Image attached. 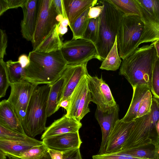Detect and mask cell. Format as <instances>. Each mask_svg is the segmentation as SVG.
<instances>
[{
    "mask_svg": "<svg viewBox=\"0 0 159 159\" xmlns=\"http://www.w3.org/2000/svg\"><path fill=\"white\" fill-rule=\"evenodd\" d=\"M28 56L30 63L25 68V80L38 85L52 84L67 65L61 50L49 53L32 51Z\"/></svg>",
    "mask_w": 159,
    "mask_h": 159,
    "instance_id": "obj_1",
    "label": "cell"
},
{
    "mask_svg": "<svg viewBox=\"0 0 159 159\" xmlns=\"http://www.w3.org/2000/svg\"><path fill=\"white\" fill-rule=\"evenodd\" d=\"M157 58L153 44L143 45L123 60L119 74L124 76L133 88L147 85L151 90L153 70Z\"/></svg>",
    "mask_w": 159,
    "mask_h": 159,
    "instance_id": "obj_2",
    "label": "cell"
},
{
    "mask_svg": "<svg viewBox=\"0 0 159 159\" xmlns=\"http://www.w3.org/2000/svg\"><path fill=\"white\" fill-rule=\"evenodd\" d=\"M50 86L37 85L29 102L24 119L22 123L27 135L34 138L46 130L47 106Z\"/></svg>",
    "mask_w": 159,
    "mask_h": 159,
    "instance_id": "obj_3",
    "label": "cell"
},
{
    "mask_svg": "<svg viewBox=\"0 0 159 159\" xmlns=\"http://www.w3.org/2000/svg\"><path fill=\"white\" fill-rule=\"evenodd\" d=\"M159 118V105L153 97L150 112L134 120V124L121 151L152 144L159 151L157 130Z\"/></svg>",
    "mask_w": 159,
    "mask_h": 159,
    "instance_id": "obj_4",
    "label": "cell"
},
{
    "mask_svg": "<svg viewBox=\"0 0 159 159\" xmlns=\"http://www.w3.org/2000/svg\"><path fill=\"white\" fill-rule=\"evenodd\" d=\"M102 1L104 8L100 16L98 36L95 44L99 60L102 61L106 58L115 43L120 21L124 15L106 0Z\"/></svg>",
    "mask_w": 159,
    "mask_h": 159,
    "instance_id": "obj_5",
    "label": "cell"
},
{
    "mask_svg": "<svg viewBox=\"0 0 159 159\" xmlns=\"http://www.w3.org/2000/svg\"><path fill=\"white\" fill-rule=\"evenodd\" d=\"M144 26L140 16L123 15L117 35L119 54L122 60L139 48Z\"/></svg>",
    "mask_w": 159,
    "mask_h": 159,
    "instance_id": "obj_6",
    "label": "cell"
},
{
    "mask_svg": "<svg viewBox=\"0 0 159 159\" xmlns=\"http://www.w3.org/2000/svg\"><path fill=\"white\" fill-rule=\"evenodd\" d=\"M59 15L53 0H39L36 26L32 42V51L38 48L55 26L60 23Z\"/></svg>",
    "mask_w": 159,
    "mask_h": 159,
    "instance_id": "obj_7",
    "label": "cell"
},
{
    "mask_svg": "<svg viewBox=\"0 0 159 159\" xmlns=\"http://www.w3.org/2000/svg\"><path fill=\"white\" fill-rule=\"evenodd\" d=\"M61 51L67 65L87 64L91 60H99L95 44L84 39L66 40L63 42Z\"/></svg>",
    "mask_w": 159,
    "mask_h": 159,
    "instance_id": "obj_8",
    "label": "cell"
},
{
    "mask_svg": "<svg viewBox=\"0 0 159 159\" xmlns=\"http://www.w3.org/2000/svg\"><path fill=\"white\" fill-rule=\"evenodd\" d=\"M88 74L82 78L72 93L66 114L80 122L90 111L89 105L91 101V97L88 86Z\"/></svg>",
    "mask_w": 159,
    "mask_h": 159,
    "instance_id": "obj_9",
    "label": "cell"
},
{
    "mask_svg": "<svg viewBox=\"0 0 159 159\" xmlns=\"http://www.w3.org/2000/svg\"><path fill=\"white\" fill-rule=\"evenodd\" d=\"M37 85L26 80L11 83V93L7 100L13 107L21 124L24 119L30 98Z\"/></svg>",
    "mask_w": 159,
    "mask_h": 159,
    "instance_id": "obj_10",
    "label": "cell"
},
{
    "mask_svg": "<svg viewBox=\"0 0 159 159\" xmlns=\"http://www.w3.org/2000/svg\"><path fill=\"white\" fill-rule=\"evenodd\" d=\"M117 104L112 106H97L95 117L102 132V140L98 154L106 153L108 138L117 121L119 120Z\"/></svg>",
    "mask_w": 159,
    "mask_h": 159,
    "instance_id": "obj_11",
    "label": "cell"
},
{
    "mask_svg": "<svg viewBox=\"0 0 159 159\" xmlns=\"http://www.w3.org/2000/svg\"><path fill=\"white\" fill-rule=\"evenodd\" d=\"M87 65H67L62 73L64 81L58 96V104L63 100L70 99L80 80L84 75L88 74Z\"/></svg>",
    "mask_w": 159,
    "mask_h": 159,
    "instance_id": "obj_12",
    "label": "cell"
},
{
    "mask_svg": "<svg viewBox=\"0 0 159 159\" xmlns=\"http://www.w3.org/2000/svg\"><path fill=\"white\" fill-rule=\"evenodd\" d=\"M88 86L91 102L100 107L112 106L116 104L109 86L102 77L87 75Z\"/></svg>",
    "mask_w": 159,
    "mask_h": 159,
    "instance_id": "obj_13",
    "label": "cell"
},
{
    "mask_svg": "<svg viewBox=\"0 0 159 159\" xmlns=\"http://www.w3.org/2000/svg\"><path fill=\"white\" fill-rule=\"evenodd\" d=\"M134 124V120L125 122L121 119L116 122L108 138L106 153L119 152L128 138Z\"/></svg>",
    "mask_w": 159,
    "mask_h": 159,
    "instance_id": "obj_14",
    "label": "cell"
},
{
    "mask_svg": "<svg viewBox=\"0 0 159 159\" xmlns=\"http://www.w3.org/2000/svg\"><path fill=\"white\" fill-rule=\"evenodd\" d=\"M39 0H27L21 7L23 17L20 23L23 37L28 41H33L38 13Z\"/></svg>",
    "mask_w": 159,
    "mask_h": 159,
    "instance_id": "obj_15",
    "label": "cell"
},
{
    "mask_svg": "<svg viewBox=\"0 0 159 159\" xmlns=\"http://www.w3.org/2000/svg\"><path fill=\"white\" fill-rule=\"evenodd\" d=\"M43 142L48 148L62 152L80 148L82 143L79 131L47 137L43 140Z\"/></svg>",
    "mask_w": 159,
    "mask_h": 159,
    "instance_id": "obj_16",
    "label": "cell"
},
{
    "mask_svg": "<svg viewBox=\"0 0 159 159\" xmlns=\"http://www.w3.org/2000/svg\"><path fill=\"white\" fill-rule=\"evenodd\" d=\"M43 143L30 137L19 139H0V150L10 159H20L21 153L32 147Z\"/></svg>",
    "mask_w": 159,
    "mask_h": 159,
    "instance_id": "obj_17",
    "label": "cell"
},
{
    "mask_svg": "<svg viewBox=\"0 0 159 159\" xmlns=\"http://www.w3.org/2000/svg\"><path fill=\"white\" fill-rule=\"evenodd\" d=\"M82 124L80 122L69 117L66 114L60 118L55 120L46 128L42 135L41 139L68 133L79 131Z\"/></svg>",
    "mask_w": 159,
    "mask_h": 159,
    "instance_id": "obj_18",
    "label": "cell"
},
{
    "mask_svg": "<svg viewBox=\"0 0 159 159\" xmlns=\"http://www.w3.org/2000/svg\"><path fill=\"white\" fill-rule=\"evenodd\" d=\"M0 125L11 130L26 135L13 107L7 100H2L0 102Z\"/></svg>",
    "mask_w": 159,
    "mask_h": 159,
    "instance_id": "obj_19",
    "label": "cell"
},
{
    "mask_svg": "<svg viewBox=\"0 0 159 159\" xmlns=\"http://www.w3.org/2000/svg\"><path fill=\"white\" fill-rule=\"evenodd\" d=\"M145 25L159 26V0H135Z\"/></svg>",
    "mask_w": 159,
    "mask_h": 159,
    "instance_id": "obj_20",
    "label": "cell"
},
{
    "mask_svg": "<svg viewBox=\"0 0 159 159\" xmlns=\"http://www.w3.org/2000/svg\"><path fill=\"white\" fill-rule=\"evenodd\" d=\"M67 18L70 27L74 22L88 8L98 3L97 0H63Z\"/></svg>",
    "mask_w": 159,
    "mask_h": 159,
    "instance_id": "obj_21",
    "label": "cell"
},
{
    "mask_svg": "<svg viewBox=\"0 0 159 159\" xmlns=\"http://www.w3.org/2000/svg\"><path fill=\"white\" fill-rule=\"evenodd\" d=\"M133 89V95L130 105L126 114L121 119L125 122L134 121L137 118V112L140 103L146 93L150 90L147 85H137Z\"/></svg>",
    "mask_w": 159,
    "mask_h": 159,
    "instance_id": "obj_22",
    "label": "cell"
},
{
    "mask_svg": "<svg viewBox=\"0 0 159 159\" xmlns=\"http://www.w3.org/2000/svg\"><path fill=\"white\" fill-rule=\"evenodd\" d=\"M59 25L55 26L34 51L49 53L61 50L63 42L58 33Z\"/></svg>",
    "mask_w": 159,
    "mask_h": 159,
    "instance_id": "obj_23",
    "label": "cell"
},
{
    "mask_svg": "<svg viewBox=\"0 0 159 159\" xmlns=\"http://www.w3.org/2000/svg\"><path fill=\"white\" fill-rule=\"evenodd\" d=\"M137 157L145 159H159V151L152 144L120 151Z\"/></svg>",
    "mask_w": 159,
    "mask_h": 159,
    "instance_id": "obj_24",
    "label": "cell"
},
{
    "mask_svg": "<svg viewBox=\"0 0 159 159\" xmlns=\"http://www.w3.org/2000/svg\"><path fill=\"white\" fill-rule=\"evenodd\" d=\"M63 81L64 76L62 74L61 77L57 80L50 86V89L47 110L48 117L50 116L58 111V99Z\"/></svg>",
    "mask_w": 159,
    "mask_h": 159,
    "instance_id": "obj_25",
    "label": "cell"
},
{
    "mask_svg": "<svg viewBox=\"0 0 159 159\" xmlns=\"http://www.w3.org/2000/svg\"><path fill=\"white\" fill-rule=\"evenodd\" d=\"M121 58L117 45L116 36L113 46L102 61L100 68L107 70H116L121 66L122 61Z\"/></svg>",
    "mask_w": 159,
    "mask_h": 159,
    "instance_id": "obj_26",
    "label": "cell"
},
{
    "mask_svg": "<svg viewBox=\"0 0 159 159\" xmlns=\"http://www.w3.org/2000/svg\"><path fill=\"white\" fill-rule=\"evenodd\" d=\"M90 7L87 9L70 27L72 32V39H83L90 20L88 13Z\"/></svg>",
    "mask_w": 159,
    "mask_h": 159,
    "instance_id": "obj_27",
    "label": "cell"
},
{
    "mask_svg": "<svg viewBox=\"0 0 159 159\" xmlns=\"http://www.w3.org/2000/svg\"><path fill=\"white\" fill-rule=\"evenodd\" d=\"M106 1L113 5L124 15L140 16V12L135 0H106Z\"/></svg>",
    "mask_w": 159,
    "mask_h": 159,
    "instance_id": "obj_28",
    "label": "cell"
},
{
    "mask_svg": "<svg viewBox=\"0 0 159 159\" xmlns=\"http://www.w3.org/2000/svg\"><path fill=\"white\" fill-rule=\"evenodd\" d=\"M10 81L11 83L25 80V71L17 61L9 60L6 62Z\"/></svg>",
    "mask_w": 159,
    "mask_h": 159,
    "instance_id": "obj_29",
    "label": "cell"
},
{
    "mask_svg": "<svg viewBox=\"0 0 159 159\" xmlns=\"http://www.w3.org/2000/svg\"><path fill=\"white\" fill-rule=\"evenodd\" d=\"M100 21V16L90 19L83 39L91 41L94 44L98 36Z\"/></svg>",
    "mask_w": 159,
    "mask_h": 159,
    "instance_id": "obj_30",
    "label": "cell"
},
{
    "mask_svg": "<svg viewBox=\"0 0 159 159\" xmlns=\"http://www.w3.org/2000/svg\"><path fill=\"white\" fill-rule=\"evenodd\" d=\"M48 152V148L44 144L34 146L21 153L20 159H39Z\"/></svg>",
    "mask_w": 159,
    "mask_h": 159,
    "instance_id": "obj_31",
    "label": "cell"
},
{
    "mask_svg": "<svg viewBox=\"0 0 159 159\" xmlns=\"http://www.w3.org/2000/svg\"><path fill=\"white\" fill-rule=\"evenodd\" d=\"M7 68L3 60H0V98L4 97L10 85Z\"/></svg>",
    "mask_w": 159,
    "mask_h": 159,
    "instance_id": "obj_32",
    "label": "cell"
},
{
    "mask_svg": "<svg viewBox=\"0 0 159 159\" xmlns=\"http://www.w3.org/2000/svg\"><path fill=\"white\" fill-rule=\"evenodd\" d=\"M159 39V26L154 27L145 25L143 31L139 45L141 44L152 42Z\"/></svg>",
    "mask_w": 159,
    "mask_h": 159,
    "instance_id": "obj_33",
    "label": "cell"
},
{
    "mask_svg": "<svg viewBox=\"0 0 159 159\" xmlns=\"http://www.w3.org/2000/svg\"><path fill=\"white\" fill-rule=\"evenodd\" d=\"M152 98L151 91L149 90L145 94L140 103L137 112V118L147 115L150 112Z\"/></svg>",
    "mask_w": 159,
    "mask_h": 159,
    "instance_id": "obj_34",
    "label": "cell"
},
{
    "mask_svg": "<svg viewBox=\"0 0 159 159\" xmlns=\"http://www.w3.org/2000/svg\"><path fill=\"white\" fill-rule=\"evenodd\" d=\"M151 91L154 97L159 99V59L158 57L153 70Z\"/></svg>",
    "mask_w": 159,
    "mask_h": 159,
    "instance_id": "obj_35",
    "label": "cell"
},
{
    "mask_svg": "<svg viewBox=\"0 0 159 159\" xmlns=\"http://www.w3.org/2000/svg\"><path fill=\"white\" fill-rule=\"evenodd\" d=\"M93 159H145L136 157L130 154L123 153L121 151L105 153L98 154L92 156Z\"/></svg>",
    "mask_w": 159,
    "mask_h": 159,
    "instance_id": "obj_36",
    "label": "cell"
},
{
    "mask_svg": "<svg viewBox=\"0 0 159 159\" xmlns=\"http://www.w3.org/2000/svg\"><path fill=\"white\" fill-rule=\"evenodd\" d=\"M27 135L7 129L0 125V139H19L29 138Z\"/></svg>",
    "mask_w": 159,
    "mask_h": 159,
    "instance_id": "obj_37",
    "label": "cell"
},
{
    "mask_svg": "<svg viewBox=\"0 0 159 159\" xmlns=\"http://www.w3.org/2000/svg\"><path fill=\"white\" fill-rule=\"evenodd\" d=\"M0 60H3L6 54V50L7 46V37L4 30H0Z\"/></svg>",
    "mask_w": 159,
    "mask_h": 159,
    "instance_id": "obj_38",
    "label": "cell"
},
{
    "mask_svg": "<svg viewBox=\"0 0 159 159\" xmlns=\"http://www.w3.org/2000/svg\"><path fill=\"white\" fill-rule=\"evenodd\" d=\"M100 5L91 7L88 13L89 19L97 18L100 16L104 8V5L102 0L99 1Z\"/></svg>",
    "mask_w": 159,
    "mask_h": 159,
    "instance_id": "obj_39",
    "label": "cell"
},
{
    "mask_svg": "<svg viewBox=\"0 0 159 159\" xmlns=\"http://www.w3.org/2000/svg\"><path fill=\"white\" fill-rule=\"evenodd\" d=\"M62 159H82L80 148L74 149L63 152Z\"/></svg>",
    "mask_w": 159,
    "mask_h": 159,
    "instance_id": "obj_40",
    "label": "cell"
},
{
    "mask_svg": "<svg viewBox=\"0 0 159 159\" xmlns=\"http://www.w3.org/2000/svg\"><path fill=\"white\" fill-rule=\"evenodd\" d=\"M54 6L58 14L64 18H67L66 15L63 0H53Z\"/></svg>",
    "mask_w": 159,
    "mask_h": 159,
    "instance_id": "obj_41",
    "label": "cell"
},
{
    "mask_svg": "<svg viewBox=\"0 0 159 159\" xmlns=\"http://www.w3.org/2000/svg\"><path fill=\"white\" fill-rule=\"evenodd\" d=\"M27 0H7L9 9L22 7Z\"/></svg>",
    "mask_w": 159,
    "mask_h": 159,
    "instance_id": "obj_42",
    "label": "cell"
},
{
    "mask_svg": "<svg viewBox=\"0 0 159 159\" xmlns=\"http://www.w3.org/2000/svg\"><path fill=\"white\" fill-rule=\"evenodd\" d=\"M18 61L22 67L25 69L29 66L30 63L28 56L25 54H22L19 56Z\"/></svg>",
    "mask_w": 159,
    "mask_h": 159,
    "instance_id": "obj_43",
    "label": "cell"
},
{
    "mask_svg": "<svg viewBox=\"0 0 159 159\" xmlns=\"http://www.w3.org/2000/svg\"><path fill=\"white\" fill-rule=\"evenodd\" d=\"M48 152L52 159H62L63 152L48 148Z\"/></svg>",
    "mask_w": 159,
    "mask_h": 159,
    "instance_id": "obj_44",
    "label": "cell"
},
{
    "mask_svg": "<svg viewBox=\"0 0 159 159\" xmlns=\"http://www.w3.org/2000/svg\"><path fill=\"white\" fill-rule=\"evenodd\" d=\"M9 9L7 0H0V16L2 15L6 11Z\"/></svg>",
    "mask_w": 159,
    "mask_h": 159,
    "instance_id": "obj_45",
    "label": "cell"
},
{
    "mask_svg": "<svg viewBox=\"0 0 159 159\" xmlns=\"http://www.w3.org/2000/svg\"><path fill=\"white\" fill-rule=\"evenodd\" d=\"M70 99H66L61 102L58 105V110L60 107H62L64 108L67 111L70 105Z\"/></svg>",
    "mask_w": 159,
    "mask_h": 159,
    "instance_id": "obj_46",
    "label": "cell"
},
{
    "mask_svg": "<svg viewBox=\"0 0 159 159\" xmlns=\"http://www.w3.org/2000/svg\"><path fill=\"white\" fill-rule=\"evenodd\" d=\"M58 33L59 35L61 36L63 35L68 31V28L67 27L63 26L60 24L58 28Z\"/></svg>",
    "mask_w": 159,
    "mask_h": 159,
    "instance_id": "obj_47",
    "label": "cell"
},
{
    "mask_svg": "<svg viewBox=\"0 0 159 159\" xmlns=\"http://www.w3.org/2000/svg\"><path fill=\"white\" fill-rule=\"evenodd\" d=\"M60 24L63 26L67 27L69 26L70 22L68 19L67 18H63L60 22Z\"/></svg>",
    "mask_w": 159,
    "mask_h": 159,
    "instance_id": "obj_48",
    "label": "cell"
},
{
    "mask_svg": "<svg viewBox=\"0 0 159 159\" xmlns=\"http://www.w3.org/2000/svg\"><path fill=\"white\" fill-rule=\"evenodd\" d=\"M152 44L154 46L157 52V57L159 59V39L152 42Z\"/></svg>",
    "mask_w": 159,
    "mask_h": 159,
    "instance_id": "obj_49",
    "label": "cell"
},
{
    "mask_svg": "<svg viewBox=\"0 0 159 159\" xmlns=\"http://www.w3.org/2000/svg\"><path fill=\"white\" fill-rule=\"evenodd\" d=\"M39 159H52V158L49 154L48 152L43 156Z\"/></svg>",
    "mask_w": 159,
    "mask_h": 159,
    "instance_id": "obj_50",
    "label": "cell"
},
{
    "mask_svg": "<svg viewBox=\"0 0 159 159\" xmlns=\"http://www.w3.org/2000/svg\"><path fill=\"white\" fill-rule=\"evenodd\" d=\"M157 132L158 139V148L159 149V118L158 120L157 124Z\"/></svg>",
    "mask_w": 159,
    "mask_h": 159,
    "instance_id": "obj_51",
    "label": "cell"
},
{
    "mask_svg": "<svg viewBox=\"0 0 159 159\" xmlns=\"http://www.w3.org/2000/svg\"><path fill=\"white\" fill-rule=\"evenodd\" d=\"M6 155L1 151L0 150V159H6Z\"/></svg>",
    "mask_w": 159,
    "mask_h": 159,
    "instance_id": "obj_52",
    "label": "cell"
},
{
    "mask_svg": "<svg viewBox=\"0 0 159 159\" xmlns=\"http://www.w3.org/2000/svg\"><path fill=\"white\" fill-rule=\"evenodd\" d=\"M155 98V99L157 100V102H158V104H159V99L158 98H155L154 97H153Z\"/></svg>",
    "mask_w": 159,
    "mask_h": 159,
    "instance_id": "obj_53",
    "label": "cell"
}]
</instances>
